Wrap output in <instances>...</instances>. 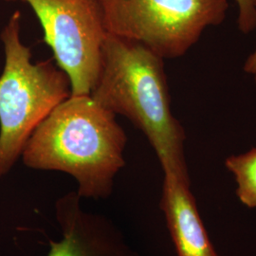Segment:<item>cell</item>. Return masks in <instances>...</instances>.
Returning <instances> with one entry per match:
<instances>
[{"mask_svg":"<svg viewBox=\"0 0 256 256\" xmlns=\"http://www.w3.org/2000/svg\"><path fill=\"white\" fill-rule=\"evenodd\" d=\"M238 7V28L250 34L256 28V0H236Z\"/></svg>","mask_w":256,"mask_h":256,"instance_id":"9c48e42d","label":"cell"},{"mask_svg":"<svg viewBox=\"0 0 256 256\" xmlns=\"http://www.w3.org/2000/svg\"><path fill=\"white\" fill-rule=\"evenodd\" d=\"M20 1L28 3L36 14L45 43L70 78L72 95H90L99 75L108 34L97 0Z\"/></svg>","mask_w":256,"mask_h":256,"instance_id":"5b68a950","label":"cell"},{"mask_svg":"<svg viewBox=\"0 0 256 256\" xmlns=\"http://www.w3.org/2000/svg\"><path fill=\"white\" fill-rule=\"evenodd\" d=\"M244 70L252 76L256 84V50L248 57L244 64Z\"/></svg>","mask_w":256,"mask_h":256,"instance_id":"30bf717a","label":"cell"},{"mask_svg":"<svg viewBox=\"0 0 256 256\" xmlns=\"http://www.w3.org/2000/svg\"><path fill=\"white\" fill-rule=\"evenodd\" d=\"M164 60L140 43L106 34L90 96L146 135L164 174L191 184L184 152L186 135L171 110Z\"/></svg>","mask_w":256,"mask_h":256,"instance_id":"7a4b0ae2","label":"cell"},{"mask_svg":"<svg viewBox=\"0 0 256 256\" xmlns=\"http://www.w3.org/2000/svg\"><path fill=\"white\" fill-rule=\"evenodd\" d=\"M0 39L5 63L0 75V178L21 158L36 128L72 95L70 78L52 60L32 62L21 40V12H14Z\"/></svg>","mask_w":256,"mask_h":256,"instance_id":"3957f363","label":"cell"},{"mask_svg":"<svg viewBox=\"0 0 256 256\" xmlns=\"http://www.w3.org/2000/svg\"><path fill=\"white\" fill-rule=\"evenodd\" d=\"M90 95H70L36 128L21 158L30 169L72 176L82 198L106 200L126 165L128 137Z\"/></svg>","mask_w":256,"mask_h":256,"instance_id":"6da1fadb","label":"cell"},{"mask_svg":"<svg viewBox=\"0 0 256 256\" xmlns=\"http://www.w3.org/2000/svg\"><path fill=\"white\" fill-rule=\"evenodd\" d=\"M225 167L234 176L238 200L248 208L256 209V148L230 156L225 160Z\"/></svg>","mask_w":256,"mask_h":256,"instance_id":"ba28073f","label":"cell"},{"mask_svg":"<svg viewBox=\"0 0 256 256\" xmlns=\"http://www.w3.org/2000/svg\"><path fill=\"white\" fill-rule=\"evenodd\" d=\"M82 200L75 191L55 202L61 239L50 242L46 256H140L111 220L84 210Z\"/></svg>","mask_w":256,"mask_h":256,"instance_id":"8992f818","label":"cell"},{"mask_svg":"<svg viewBox=\"0 0 256 256\" xmlns=\"http://www.w3.org/2000/svg\"><path fill=\"white\" fill-rule=\"evenodd\" d=\"M108 34L135 41L162 59L182 57L227 14V0H97Z\"/></svg>","mask_w":256,"mask_h":256,"instance_id":"277c9868","label":"cell"},{"mask_svg":"<svg viewBox=\"0 0 256 256\" xmlns=\"http://www.w3.org/2000/svg\"><path fill=\"white\" fill-rule=\"evenodd\" d=\"M190 186L164 174L160 207L176 256H220L208 236Z\"/></svg>","mask_w":256,"mask_h":256,"instance_id":"52a82bcc","label":"cell"}]
</instances>
